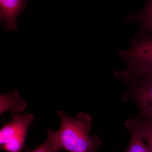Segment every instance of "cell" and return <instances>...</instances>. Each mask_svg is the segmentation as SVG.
Returning a JSON list of instances; mask_svg holds the SVG:
<instances>
[{"label": "cell", "instance_id": "7a4b0ae2", "mask_svg": "<svg viewBox=\"0 0 152 152\" xmlns=\"http://www.w3.org/2000/svg\"><path fill=\"white\" fill-rule=\"evenodd\" d=\"M119 56L127 64L120 77L132 78L146 75L152 71V36H142L133 39L131 46L120 51Z\"/></svg>", "mask_w": 152, "mask_h": 152}, {"label": "cell", "instance_id": "277c9868", "mask_svg": "<svg viewBox=\"0 0 152 152\" xmlns=\"http://www.w3.org/2000/svg\"><path fill=\"white\" fill-rule=\"evenodd\" d=\"M27 4V0H0V18L4 22L5 29H16L17 18Z\"/></svg>", "mask_w": 152, "mask_h": 152}, {"label": "cell", "instance_id": "ba28073f", "mask_svg": "<svg viewBox=\"0 0 152 152\" xmlns=\"http://www.w3.org/2000/svg\"><path fill=\"white\" fill-rule=\"evenodd\" d=\"M126 126L129 129L137 131L143 140L146 141L148 150L149 152H152V121L140 123L130 120L127 122Z\"/></svg>", "mask_w": 152, "mask_h": 152}, {"label": "cell", "instance_id": "52a82bcc", "mask_svg": "<svg viewBox=\"0 0 152 152\" xmlns=\"http://www.w3.org/2000/svg\"><path fill=\"white\" fill-rule=\"evenodd\" d=\"M130 20H138L141 23L142 36L152 33V0H147L144 8L138 13L129 16Z\"/></svg>", "mask_w": 152, "mask_h": 152}, {"label": "cell", "instance_id": "9c48e42d", "mask_svg": "<svg viewBox=\"0 0 152 152\" xmlns=\"http://www.w3.org/2000/svg\"><path fill=\"white\" fill-rule=\"evenodd\" d=\"M129 129L132 132V138L127 149L125 152H149L139 133L134 129Z\"/></svg>", "mask_w": 152, "mask_h": 152}, {"label": "cell", "instance_id": "3957f363", "mask_svg": "<svg viewBox=\"0 0 152 152\" xmlns=\"http://www.w3.org/2000/svg\"><path fill=\"white\" fill-rule=\"evenodd\" d=\"M34 119L31 113L14 115L0 131V148L9 152H22L28 129Z\"/></svg>", "mask_w": 152, "mask_h": 152}, {"label": "cell", "instance_id": "30bf717a", "mask_svg": "<svg viewBox=\"0 0 152 152\" xmlns=\"http://www.w3.org/2000/svg\"><path fill=\"white\" fill-rule=\"evenodd\" d=\"M59 150L54 132L49 130L46 140L33 151L28 152H57Z\"/></svg>", "mask_w": 152, "mask_h": 152}, {"label": "cell", "instance_id": "8fae6325", "mask_svg": "<svg viewBox=\"0 0 152 152\" xmlns=\"http://www.w3.org/2000/svg\"><path fill=\"white\" fill-rule=\"evenodd\" d=\"M128 81L134 82L137 83L143 81H146L145 83H152V71L146 75L140 76L135 78L128 79Z\"/></svg>", "mask_w": 152, "mask_h": 152}, {"label": "cell", "instance_id": "8992f818", "mask_svg": "<svg viewBox=\"0 0 152 152\" xmlns=\"http://www.w3.org/2000/svg\"><path fill=\"white\" fill-rule=\"evenodd\" d=\"M134 91L136 99L142 110L152 115V83L136 85Z\"/></svg>", "mask_w": 152, "mask_h": 152}, {"label": "cell", "instance_id": "6da1fadb", "mask_svg": "<svg viewBox=\"0 0 152 152\" xmlns=\"http://www.w3.org/2000/svg\"><path fill=\"white\" fill-rule=\"evenodd\" d=\"M61 125L54 132L59 151L70 152H97L100 145L96 136L91 137V118L88 114L79 113L76 118L69 116L64 111L58 112Z\"/></svg>", "mask_w": 152, "mask_h": 152}, {"label": "cell", "instance_id": "5b68a950", "mask_svg": "<svg viewBox=\"0 0 152 152\" xmlns=\"http://www.w3.org/2000/svg\"><path fill=\"white\" fill-rule=\"evenodd\" d=\"M26 102L22 99L18 91L6 93L0 96V113L7 111L18 114L25 110Z\"/></svg>", "mask_w": 152, "mask_h": 152}]
</instances>
